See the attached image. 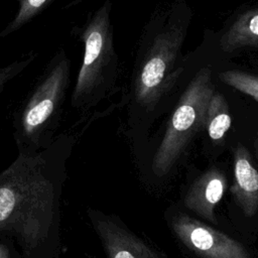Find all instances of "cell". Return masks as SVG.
<instances>
[{
  "label": "cell",
  "instance_id": "cell-2",
  "mask_svg": "<svg viewBox=\"0 0 258 258\" xmlns=\"http://www.w3.org/2000/svg\"><path fill=\"white\" fill-rule=\"evenodd\" d=\"M70 60L62 48L51 58L13 118V136L20 153L48 147L58 127L70 85Z\"/></svg>",
  "mask_w": 258,
  "mask_h": 258
},
{
  "label": "cell",
  "instance_id": "cell-16",
  "mask_svg": "<svg viewBox=\"0 0 258 258\" xmlns=\"http://www.w3.org/2000/svg\"><path fill=\"white\" fill-rule=\"evenodd\" d=\"M82 1H84V0H76L75 2H72L71 4H69V5H68V7H69V6H73V5H76L77 3H79V2H82Z\"/></svg>",
  "mask_w": 258,
  "mask_h": 258
},
{
  "label": "cell",
  "instance_id": "cell-17",
  "mask_svg": "<svg viewBox=\"0 0 258 258\" xmlns=\"http://www.w3.org/2000/svg\"><path fill=\"white\" fill-rule=\"evenodd\" d=\"M256 148H257V152H258V142H256Z\"/></svg>",
  "mask_w": 258,
  "mask_h": 258
},
{
  "label": "cell",
  "instance_id": "cell-11",
  "mask_svg": "<svg viewBox=\"0 0 258 258\" xmlns=\"http://www.w3.org/2000/svg\"><path fill=\"white\" fill-rule=\"evenodd\" d=\"M232 118L225 97L219 92H215L210 100L206 128L210 138L214 141L223 139L226 132L231 128Z\"/></svg>",
  "mask_w": 258,
  "mask_h": 258
},
{
  "label": "cell",
  "instance_id": "cell-12",
  "mask_svg": "<svg viewBox=\"0 0 258 258\" xmlns=\"http://www.w3.org/2000/svg\"><path fill=\"white\" fill-rule=\"evenodd\" d=\"M51 1L53 0H18L19 9L12 21L0 33V37L6 36L19 29L21 26L39 14L43 9H45Z\"/></svg>",
  "mask_w": 258,
  "mask_h": 258
},
{
  "label": "cell",
  "instance_id": "cell-3",
  "mask_svg": "<svg viewBox=\"0 0 258 258\" xmlns=\"http://www.w3.org/2000/svg\"><path fill=\"white\" fill-rule=\"evenodd\" d=\"M110 12L111 2L107 0L88 18L82 30L85 52L72 94L75 109L84 110L94 105L117 76L118 57L113 45Z\"/></svg>",
  "mask_w": 258,
  "mask_h": 258
},
{
  "label": "cell",
  "instance_id": "cell-14",
  "mask_svg": "<svg viewBox=\"0 0 258 258\" xmlns=\"http://www.w3.org/2000/svg\"><path fill=\"white\" fill-rule=\"evenodd\" d=\"M33 57L34 56L30 54L23 59H19L9 66L0 69V93L3 90L4 86L15 76H17L33 59Z\"/></svg>",
  "mask_w": 258,
  "mask_h": 258
},
{
  "label": "cell",
  "instance_id": "cell-13",
  "mask_svg": "<svg viewBox=\"0 0 258 258\" xmlns=\"http://www.w3.org/2000/svg\"><path fill=\"white\" fill-rule=\"evenodd\" d=\"M221 81L258 101V76L242 71H227L219 75Z\"/></svg>",
  "mask_w": 258,
  "mask_h": 258
},
{
  "label": "cell",
  "instance_id": "cell-1",
  "mask_svg": "<svg viewBox=\"0 0 258 258\" xmlns=\"http://www.w3.org/2000/svg\"><path fill=\"white\" fill-rule=\"evenodd\" d=\"M75 138L58 134L35 153H20L0 172V235L23 258H59L60 199Z\"/></svg>",
  "mask_w": 258,
  "mask_h": 258
},
{
  "label": "cell",
  "instance_id": "cell-7",
  "mask_svg": "<svg viewBox=\"0 0 258 258\" xmlns=\"http://www.w3.org/2000/svg\"><path fill=\"white\" fill-rule=\"evenodd\" d=\"M88 216L102 243L106 258H165L116 218L89 209Z\"/></svg>",
  "mask_w": 258,
  "mask_h": 258
},
{
  "label": "cell",
  "instance_id": "cell-15",
  "mask_svg": "<svg viewBox=\"0 0 258 258\" xmlns=\"http://www.w3.org/2000/svg\"><path fill=\"white\" fill-rule=\"evenodd\" d=\"M0 258H23V256L10 238L0 235Z\"/></svg>",
  "mask_w": 258,
  "mask_h": 258
},
{
  "label": "cell",
  "instance_id": "cell-8",
  "mask_svg": "<svg viewBox=\"0 0 258 258\" xmlns=\"http://www.w3.org/2000/svg\"><path fill=\"white\" fill-rule=\"evenodd\" d=\"M226 185L225 174L213 167L191 184L184 197V205L205 220L217 223L215 208L222 200Z\"/></svg>",
  "mask_w": 258,
  "mask_h": 258
},
{
  "label": "cell",
  "instance_id": "cell-4",
  "mask_svg": "<svg viewBox=\"0 0 258 258\" xmlns=\"http://www.w3.org/2000/svg\"><path fill=\"white\" fill-rule=\"evenodd\" d=\"M184 18L172 15L154 32L137 63L134 94L143 106H153L180 74L177 67L186 33Z\"/></svg>",
  "mask_w": 258,
  "mask_h": 258
},
{
  "label": "cell",
  "instance_id": "cell-9",
  "mask_svg": "<svg viewBox=\"0 0 258 258\" xmlns=\"http://www.w3.org/2000/svg\"><path fill=\"white\" fill-rule=\"evenodd\" d=\"M231 191L246 217H253L258 210V171L251 155L244 146L234 150V183Z\"/></svg>",
  "mask_w": 258,
  "mask_h": 258
},
{
  "label": "cell",
  "instance_id": "cell-10",
  "mask_svg": "<svg viewBox=\"0 0 258 258\" xmlns=\"http://www.w3.org/2000/svg\"><path fill=\"white\" fill-rule=\"evenodd\" d=\"M255 45H258V8L237 18L222 38V47L226 51Z\"/></svg>",
  "mask_w": 258,
  "mask_h": 258
},
{
  "label": "cell",
  "instance_id": "cell-6",
  "mask_svg": "<svg viewBox=\"0 0 258 258\" xmlns=\"http://www.w3.org/2000/svg\"><path fill=\"white\" fill-rule=\"evenodd\" d=\"M172 229L178 239L202 258H249L240 242L188 216L175 217Z\"/></svg>",
  "mask_w": 258,
  "mask_h": 258
},
{
  "label": "cell",
  "instance_id": "cell-5",
  "mask_svg": "<svg viewBox=\"0 0 258 258\" xmlns=\"http://www.w3.org/2000/svg\"><path fill=\"white\" fill-rule=\"evenodd\" d=\"M214 93L212 71L205 67L196 74L181 95L153 155L151 168L156 176L166 175L192 136L206 127L208 107Z\"/></svg>",
  "mask_w": 258,
  "mask_h": 258
}]
</instances>
